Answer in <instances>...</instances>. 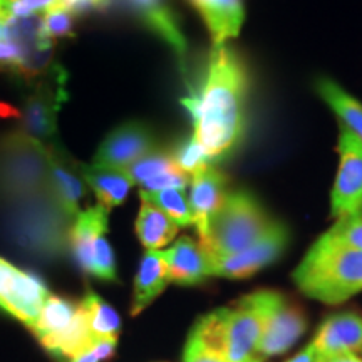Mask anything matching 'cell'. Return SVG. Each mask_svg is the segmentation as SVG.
<instances>
[{
  "label": "cell",
  "mask_w": 362,
  "mask_h": 362,
  "mask_svg": "<svg viewBox=\"0 0 362 362\" xmlns=\"http://www.w3.org/2000/svg\"><path fill=\"white\" fill-rule=\"evenodd\" d=\"M247 67L230 45H214L200 94L185 98L193 119V138L211 160L237 146L245 131Z\"/></svg>",
  "instance_id": "1"
},
{
  "label": "cell",
  "mask_w": 362,
  "mask_h": 362,
  "mask_svg": "<svg viewBox=\"0 0 362 362\" xmlns=\"http://www.w3.org/2000/svg\"><path fill=\"white\" fill-rule=\"evenodd\" d=\"M275 291H259L242 297L233 307L203 315L192 336L226 362H262L257 356L267 312Z\"/></svg>",
  "instance_id": "2"
},
{
  "label": "cell",
  "mask_w": 362,
  "mask_h": 362,
  "mask_svg": "<svg viewBox=\"0 0 362 362\" xmlns=\"http://www.w3.org/2000/svg\"><path fill=\"white\" fill-rule=\"evenodd\" d=\"M293 282L314 300L342 304L362 291V252L320 235L293 272Z\"/></svg>",
  "instance_id": "3"
},
{
  "label": "cell",
  "mask_w": 362,
  "mask_h": 362,
  "mask_svg": "<svg viewBox=\"0 0 362 362\" xmlns=\"http://www.w3.org/2000/svg\"><path fill=\"white\" fill-rule=\"evenodd\" d=\"M272 223L274 220L252 193L230 192L208 221L200 245L208 260L233 255L252 247Z\"/></svg>",
  "instance_id": "4"
},
{
  "label": "cell",
  "mask_w": 362,
  "mask_h": 362,
  "mask_svg": "<svg viewBox=\"0 0 362 362\" xmlns=\"http://www.w3.org/2000/svg\"><path fill=\"white\" fill-rule=\"evenodd\" d=\"M49 151L24 131L0 141V194L22 200L47 192Z\"/></svg>",
  "instance_id": "5"
},
{
  "label": "cell",
  "mask_w": 362,
  "mask_h": 362,
  "mask_svg": "<svg viewBox=\"0 0 362 362\" xmlns=\"http://www.w3.org/2000/svg\"><path fill=\"white\" fill-rule=\"evenodd\" d=\"M30 332L52 356L69 359L96 341L83 305L59 296L47 297Z\"/></svg>",
  "instance_id": "6"
},
{
  "label": "cell",
  "mask_w": 362,
  "mask_h": 362,
  "mask_svg": "<svg viewBox=\"0 0 362 362\" xmlns=\"http://www.w3.org/2000/svg\"><path fill=\"white\" fill-rule=\"evenodd\" d=\"M67 220L49 192L22 198L11 216L13 233L22 245L47 255H54L64 245Z\"/></svg>",
  "instance_id": "7"
},
{
  "label": "cell",
  "mask_w": 362,
  "mask_h": 362,
  "mask_svg": "<svg viewBox=\"0 0 362 362\" xmlns=\"http://www.w3.org/2000/svg\"><path fill=\"white\" fill-rule=\"evenodd\" d=\"M49 296L39 277L0 259V309L4 312L33 329Z\"/></svg>",
  "instance_id": "8"
},
{
  "label": "cell",
  "mask_w": 362,
  "mask_h": 362,
  "mask_svg": "<svg viewBox=\"0 0 362 362\" xmlns=\"http://www.w3.org/2000/svg\"><path fill=\"white\" fill-rule=\"evenodd\" d=\"M288 243V230L280 221H274L262 237L245 250L233 255L211 259L210 275L223 279H248L279 260Z\"/></svg>",
  "instance_id": "9"
},
{
  "label": "cell",
  "mask_w": 362,
  "mask_h": 362,
  "mask_svg": "<svg viewBox=\"0 0 362 362\" xmlns=\"http://www.w3.org/2000/svg\"><path fill=\"white\" fill-rule=\"evenodd\" d=\"M339 170L334 181L330 206L332 215L341 216L362 211V143L351 131L339 133Z\"/></svg>",
  "instance_id": "10"
},
{
  "label": "cell",
  "mask_w": 362,
  "mask_h": 362,
  "mask_svg": "<svg viewBox=\"0 0 362 362\" xmlns=\"http://www.w3.org/2000/svg\"><path fill=\"white\" fill-rule=\"evenodd\" d=\"M305 329L307 317L304 310L280 292H275L265 317L264 332L257 346V356L264 361V357L282 354L302 337Z\"/></svg>",
  "instance_id": "11"
},
{
  "label": "cell",
  "mask_w": 362,
  "mask_h": 362,
  "mask_svg": "<svg viewBox=\"0 0 362 362\" xmlns=\"http://www.w3.org/2000/svg\"><path fill=\"white\" fill-rule=\"evenodd\" d=\"M66 99V74L59 67L57 72H54L52 84L40 86L33 96L27 99L22 131L35 141L42 144L51 143L56 136L57 112Z\"/></svg>",
  "instance_id": "12"
},
{
  "label": "cell",
  "mask_w": 362,
  "mask_h": 362,
  "mask_svg": "<svg viewBox=\"0 0 362 362\" xmlns=\"http://www.w3.org/2000/svg\"><path fill=\"white\" fill-rule=\"evenodd\" d=\"M155 148V138L146 126L126 123L106 136L94 158V165L126 170Z\"/></svg>",
  "instance_id": "13"
},
{
  "label": "cell",
  "mask_w": 362,
  "mask_h": 362,
  "mask_svg": "<svg viewBox=\"0 0 362 362\" xmlns=\"http://www.w3.org/2000/svg\"><path fill=\"white\" fill-rule=\"evenodd\" d=\"M312 346L319 356L362 351V314L339 312L329 315L317 330Z\"/></svg>",
  "instance_id": "14"
},
{
  "label": "cell",
  "mask_w": 362,
  "mask_h": 362,
  "mask_svg": "<svg viewBox=\"0 0 362 362\" xmlns=\"http://www.w3.org/2000/svg\"><path fill=\"white\" fill-rule=\"evenodd\" d=\"M49 151V183L47 192L57 203L67 218H76L79 211V202L86 194V181L81 178L78 170H72L67 160L52 148Z\"/></svg>",
  "instance_id": "15"
},
{
  "label": "cell",
  "mask_w": 362,
  "mask_h": 362,
  "mask_svg": "<svg viewBox=\"0 0 362 362\" xmlns=\"http://www.w3.org/2000/svg\"><path fill=\"white\" fill-rule=\"evenodd\" d=\"M168 267L170 282L178 285H198L211 277L210 262L200 243L189 237H181L170 247L161 250Z\"/></svg>",
  "instance_id": "16"
},
{
  "label": "cell",
  "mask_w": 362,
  "mask_h": 362,
  "mask_svg": "<svg viewBox=\"0 0 362 362\" xmlns=\"http://www.w3.org/2000/svg\"><path fill=\"white\" fill-rule=\"evenodd\" d=\"M189 208H192L194 226L198 235H205L208 221L211 215L218 210L225 198L226 176L216 170L215 166L203 170L202 173L194 175L189 181Z\"/></svg>",
  "instance_id": "17"
},
{
  "label": "cell",
  "mask_w": 362,
  "mask_h": 362,
  "mask_svg": "<svg viewBox=\"0 0 362 362\" xmlns=\"http://www.w3.org/2000/svg\"><path fill=\"white\" fill-rule=\"evenodd\" d=\"M189 4L202 16L214 45L226 44L240 34L245 19L243 0H189Z\"/></svg>",
  "instance_id": "18"
},
{
  "label": "cell",
  "mask_w": 362,
  "mask_h": 362,
  "mask_svg": "<svg viewBox=\"0 0 362 362\" xmlns=\"http://www.w3.org/2000/svg\"><path fill=\"white\" fill-rule=\"evenodd\" d=\"M170 284L168 267L161 250H146L134 277L131 315H139L165 292Z\"/></svg>",
  "instance_id": "19"
},
{
  "label": "cell",
  "mask_w": 362,
  "mask_h": 362,
  "mask_svg": "<svg viewBox=\"0 0 362 362\" xmlns=\"http://www.w3.org/2000/svg\"><path fill=\"white\" fill-rule=\"evenodd\" d=\"M124 6L136 13L148 29L170 44L180 59H183V54L187 52V40L166 0H124Z\"/></svg>",
  "instance_id": "20"
},
{
  "label": "cell",
  "mask_w": 362,
  "mask_h": 362,
  "mask_svg": "<svg viewBox=\"0 0 362 362\" xmlns=\"http://www.w3.org/2000/svg\"><path fill=\"white\" fill-rule=\"evenodd\" d=\"M107 214L101 205L88 208L74 218L69 238L74 259L86 274L93 275V247L98 237L107 233Z\"/></svg>",
  "instance_id": "21"
},
{
  "label": "cell",
  "mask_w": 362,
  "mask_h": 362,
  "mask_svg": "<svg viewBox=\"0 0 362 362\" xmlns=\"http://www.w3.org/2000/svg\"><path fill=\"white\" fill-rule=\"evenodd\" d=\"M81 175H83L86 183L93 188L99 205L106 208L107 211L124 203L131 187L134 185L126 170H116L110 168V166H83Z\"/></svg>",
  "instance_id": "22"
},
{
  "label": "cell",
  "mask_w": 362,
  "mask_h": 362,
  "mask_svg": "<svg viewBox=\"0 0 362 362\" xmlns=\"http://www.w3.org/2000/svg\"><path fill=\"white\" fill-rule=\"evenodd\" d=\"M134 228L139 242L146 250H161L163 247L173 242L180 226L153 203L141 200Z\"/></svg>",
  "instance_id": "23"
},
{
  "label": "cell",
  "mask_w": 362,
  "mask_h": 362,
  "mask_svg": "<svg viewBox=\"0 0 362 362\" xmlns=\"http://www.w3.org/2000/svg\"><path fill=\"white\" fill-rule=\"evenodd\" d=\"M315 88L325 104L339 117L342 128L351 131L362 143V103L347 94L341 86L330 79L320 78L317 81Z\"/></svg>",
  "instance_id": "24"
},
{
  "label": "cell",
  "mask_w": 362,
  "mask_h": 362,
  "mask_svg": "<svg viewBox=\"0 0 362 362\" xmlns=\"http://www.w3.org/2000/svg\"><path fill=\"white\" fill-rule=\"evenodd\" d=\"M88 317L89 330L94 339H117L121 330V319L112 307L104 302L98 293L88 292L81 300Z\"/></svg>",
  "instance_id": "25"
},
{
  "label": "cell",
  "mask_w": 362,
  "mask_h": 362,
  "mask_svg": "<svg viewBox=\"0 0 362 362\" xmlns=\"http://www.w3.org/2000/svg\"><path fill=\"white\" fill-rule=\"evenodd\" d=\"M141 194V200H146L160 208L163 214H166L176 225L189 226L194 223L192 208H189L188 198L185 197V189L168 188L151 194Z\"/></svg>",
  "instance_id": "26"
},
{
  "label": "cell",
  "mask_w": 362,
  "mask_h": 362,
  "mask_svg": "<svg viewBox=\"0 0 362 362\" xmlns=\"http://www.w3.org/2000/svg\"><path fill=\"white\" fill-rule=\"evenodd\" d=\"M173 170H178V166L175 165L171 153L155 148L153 151L146 153L143 158H139L138 161H134L129 168H126V173L129 175V178L134 185L141 187L146 181L156 178V176L170 173Z\"/></svg>",
  "instance_id": "27"
},
{
  "label": "cell",
  "mask_w": 362,
  "mask_h": 362,
  "mask_svg": "<svg viewBox=\"0 0 362 362\" xmlns=\"http://www.w3.org/2000/svg\"><path fill=\"white\" fill-rule=\"evenodd\" d=\"M171 156H173L175 165L178 166L181 173L189 176V178H193L194 175L202 173L203 170L210 168L211 166L210 163L214 161L206 155L205 149L197 143V139H194L193 136L192 138L185 139V141L181 143L173 153H171Z\"/></svg>",
  "instance_id": "28"
},
{
  "label": "cell",
  "mask_w": 362,
  "mask_h": 362,
  "mask_svg": "<svg viewBox=\"0 0 362 362\" xmlns=\"http://www.w3.org/2000/svg\"><path fill=\"white\" fill-rule=\"evenodd\" d=\"M64 6V0H0V24L7 25L17 19L37 16L54 7Z\"/></svg>",
  "instance_id": "29"
},
{
  "label": "cell",
  "mask_w": 362,
  "mask_h": 362,
  "mask_svg": "<svg viewBox=\"0 0 362 362\" xmlns=\"http://www.w3.org/2000/svg\"><path fill=\"white\" fill-rule=\"evenodd\" d=\"M325 233L342 245L362 252V211L341 216L336 225Z\"/></svg>",
  "instance_id": "30"
},
{
  "label": "cell",
  "mask_w": 362,
  "mask_h": 362,
  "mask_svg": "<svg viewBox=\"0 0 362 362\" xmlns=\"http://www.w3.org/2000/svg\"><path fill=\"white\" fill-rule=\"evenodd\" d=\"M74 13L64 6L54 7L44 13V27L49 39L74 37Z\"/></svg>",
  "instance_id": "31"
},
{
  "label": "cell",
  "mask_w": 362,
  "mask_h": 362,
  "mask_svg": "<svg viewBox=\"0 0 362 362\" xmlns=\"http://www.w3.org/2000/svg\"><path fill=\"white\" fill-rule=\"evenodd\" d=\"M117 339H96L83 352L74 356L71 362H103L116 354Z\"/></svg>",
  "instance_id": "32"
},
{
  "label": "cell",
  "mask_w": 362,
  "mask_h": 362,
  "mask_svg": "<svg viewBox=\"0 0 362 362\" xmlns=\"http://www.w3.org/2000/svg\"><path fill=\"white\" fill-rule=\"evenodd\" d=\"M22 59H24V51L19 44L12 40H0V71L17 74Z\"/></svg>",
  "instance_id": "33"
},
{
  "label": "cell",
  "mask_w": 362,
  "mask_h": 362,
  "mask_svg": "<svg viewBox=\"0 0 362 362\" xmlns=\"http://www.w3.org/2000/svg\"><path fill=\"white\" fill-rule=\"evenodd\" d=\"M183 362H226V361L221 359L220 356H216L215 352L206 349V347L203 346L197 337H193L192 334H189L187 347H185Z\"/></svg>",
  "instance_id": "34"
},
{
  "label": "cell",
  "mask_w": 362,
  "mask_h": 362,
  "mask_svg": "<svg viewBox=\"0 0 362 362\" xmlns=\"http://www.w3.org/2000/svg\"><path fill=\"white\" fill-rule=\"evenodd\" d=\"M317 362H362V357L357 352H344V354L319 356Z\"/></svg>",
  "instance_id": "35"
},
{
  "label": "cell",
  "mask_w": 362,
  "mask_h": 362,
  "mask_svg": "<svg viewBox=\"0 0 362 362\" xmlns=\"http://www.w3.org/2000/svg\"><path fill=\"white\" fill-rule=\"evenodd\" d=\"M317 361H319V354H317L315 347L312 346L310 342L305 349H302L298 354L293 356L292 359H288L287 362H317Z\"/></svg>",
  "instance_id": "36"
},
{
  "label": "cell",
  "mask_w": 362,
  "mask_h": 362,
  "mask_svg": "<svg viewBox=\"0 0 362 362\" xmlns=\"http://www.w3.org/2000/svg\"><path fill=\"white\" fill-rule=\"evenodd\" d=\"M17 117L19 116V112L13 110L12 106H8L6 103H0V117Z\"/></svg>",
  "instance_id": "37"
}]
</instances>
